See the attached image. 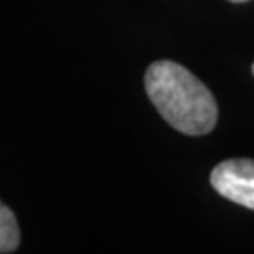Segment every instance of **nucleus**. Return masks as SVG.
Instances as JSON below:
<instances>
[{"instance_id":"2","label":"nucleus","mask_w":254,"mask_h":254,"mask_svg":"<svg viewBox=\"0 0 254 254\" xmlns=\"http://www.w3.org/2000/svg\"><path fill=\"white\" fill-rule=\"evenodd\" d=\"M211 187L230 201L254 209V160L230 158L211 172Z\"/></svg>"},{"instance_id":"1","label":"nucleus","mask_w":254,"mask_h":254,"mask_svg":"<svg viewBox=\"0 0 254 254\" xmlns=\"http://www.w3.org/2000/svg\"><path fill=\"white\" fill-rule=\"evenodd\" d=\"M145 91L162 119L189 136L209 134L217 125V102L185 66L156 61L145 72Z\"/></svg>"},{"instance_id":"3","label":"nucleus","mask_w":254,"mask_h":254,"mask_svg":"<svg viewBox=\"0 0 254 254\" xmlns=\"http://www.w3.org/2000/svg\"><path fill=\"white\" fill-rule=\"evenodd\" d=\"M19 241H21V232L17 218L6 203L0 201V254L17 251Z\"/></svg>"},{"instance_id":"4","label":"nucleus","mask_w":254,"mask_h":254,"mask_svg":"<svg viewBox=\"0 0 254 254\" xmlns=\"http://www.w3.org/2000/svg\"><path fill=\"white\" fill-rule=\"evenodd\" d=\"M230 2H247V0H230Z\"/></svg>"},{"instance_id":"5","label":"nucleus","mask_w":254,"mask_h":254,"mask_svg":"<svg viewBox=\"0 0 254 254\" xmlns=\"http://www.w3.org/2000/svg\"><path fill=\"white\" fill-rule=\"evenodd\" d=\"M253 73H254V64H253Z\"/></svg>"}]
</instances>
